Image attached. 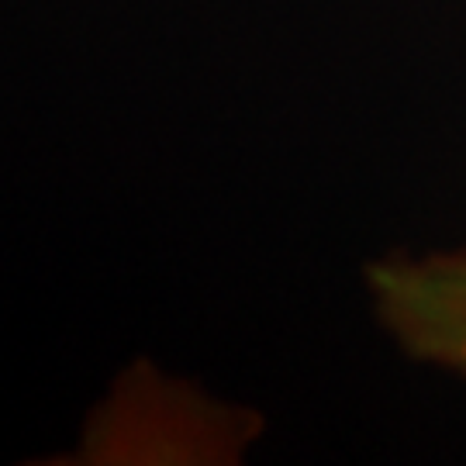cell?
I'll return each instance as SVG.
<instances>
[{"label":"cell","instance_id":"1","mask_svg":"<svg viewBox=\"0 0 466 466\" xmlns=\"http://www.w3.org/2000/svg\"><path fill=\"white\" fill-rule=\"evenodd\" d=\"M367 290L377 321L411 360L466 377V249L373 259Z\"/></svg>","mask_w":466,"mask_h":466}]
</instances>
